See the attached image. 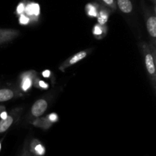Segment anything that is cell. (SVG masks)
<instances>
[{
  "instance_id": "obj_1",
  "label": "cell",
  "mask_w": 156,
  "mask_h": 156,
  "mask_svg": "<svg viewBox=\"0 0 156 156\" xmlns=\"http://www.w3.org/2000/svg\"><path fill=\"white\" fill-rule=\"evenodd\" d=\"M142 54L144 59L145 65L149 75V80L152 84L154 91L156 90V50L155 46L152 44H148L146 41H142L140 44Z\"/></svg>"
},
{
  "instance_id": "obj_2",
  "label": "cell",
  "mask_w": 156,
  "mask_h": 156,
  "mask_svg": "<svg viewBox=\"0 0 156 156\" xmlns=\"http://www.w3.org/2000/svg\"><path fill=\"white\" fill-rule=\"evenodd\" d=\"M23 112L22 107L15 108L8 113L7 117L0 119V134L5 133L8 129L11 128L14 124L16 123L19 119Z\"/></svg>"
},
{
  "instance_id": "obj_3",
  "label": "cell",
  "mask_w": 156,
  "mask_h": 156,
  "mask_svg": "<svg viewBox=\"0 0 156 156\" xmlns=\"http://www.w3.org/2000/svg\"><path fill=\"white\" fill-rule=\"evenodd\" d=\"M37 76V73L36 70H30L24 71L20 74L18 77V86L21 92H26L30 90L34 86V82Z\"/></svg>"
},
{
  "instance_id": "obj_4",
  "label": "cell",
  "mask_w": 156,
  "mask_h": 156,
  "mask_svg": "<svg viewBox=\"0 0 156 156\" xmlns=\"http://www.w3.org/2000/svg\"><path fill=\"white\" fill-rule=\"evenodd\" d=\"M49 102L50 99L49 97H47V96L37 99L34 102L30 111V117L31 118L32 121L44 115L48 108Z\"/></svg>"
},
{
  "instance_id": "obj_5",
  "label": "cell",
  "mask_w": 156,
  "mask_h": 156,
  "mask_svg": "<svg viewBox=\"0 0 156 156\" xmlns=\"http://www.w3.org/2000/svg\"><path fill=\"white\" fill-rule=\"evenodd\" d=\"M59 119V118L57 113H49L48 115L45 116H41V117H38L37 119H34L31 122V123L35 127L41 128L44 130H47L50 127H52V125L55 122H58Z\"/></svg>"
},
{
  "instance_id": "obj_6",
  "label": "cell",
  "mask_w": 156,
  "mask_h": 156,
  "mask_svg": "<svg viewBox=\"0 0 156 156\" xmlns=\"http://www.w3.org/2000/svg\"><path fill=\"white\" fill-rule=\"evenodd\" d=\"M91 50H92V48L85 49V50L77 52V53H76L75 54H73V56L69 58L68 59L65 60V61L59 65V70H61L62 72H64L68 67L74 65L76 63L79 62L80 61L83 60L84 58H86V57L91 53Z\"/></svg>"
},
{
  "instance_id": "obj_7",
  "label": "cell",
  "mask_w": 156,
  "mask_h": 156,
  "mask_svg": "<svg viewBox=\"0 0 156 156\" xmlns=\"http://www.w3.org/2000/svg\"><path fill=\"white\" fill-rule=\"evenodd\" d=\"M146 24L148 34L152 45L156 46V17L155 13H147L146 15Z\"/></svg>"
},
{
  "instance_id": "obj_8",
  "label": "cell",
  "mask_w": 156,
  "mask_h": 156,
  "mask_svg": "<svg viewBox=\"0 0 156 156\" xmlns=\"http://www.w3.org/2000/svg\"><path fill=\"white\" fill-rule=\"evenodd\" d=\"M22 96V93L16 87L0 88V102H7L15 98Z\"/></svg>"
},
{
  "instance_id": "obj_9",
  "label": "cell",
  "mask_w": 156,
  "mask_h": 156,
  "mask_svg": "<svg viewBox=\"0 0 156 156\" xmlns=\"http://www.w3.org/2000/svg\"><path fill=\"white\" fill-rule=\"evenodd\" d=\"M24 14L30 18L31 23L37 22L40 16V7L36 3H29L25 6Z\"/></svg>"
},
{
  "instance_id": "obj_10",
  "label": "cell",
  "mask_w": 156,
  "mask_h": 156,
  "mask_svg": "<svg viewBox=\"0 0 156 156\" xmlns=\"http://www.w3.org/2000/svg\"><path fill=\"white\" fill-rule=\"evenodd\" d=\"M19 31L12 28H0V44L13 41L18 37Z\"/></svg>"
},
{
  "instance_id": "obj_11",
  "label": "cell",
  "mask_w": 156,
  "mask_h": 156,
  "mask_svg": "<svg viewBox=\"0 0 156 156\" xmlns=\"http://www.w3.org/2000/svg\"><path fill=\"white\" fill-rule=\"evenodd\" d=\"M29 151L34 156H44L46 153L45 146L37 139H32L28 145Z\"/></svg>"
},
{
  "instance_id": "obj_12",
  "label": "cell",
  "mask_w": 156,
  "mask_h": 156,
  "mask_svg": "<svg viewBox=\"0 0 156 156\" xmlns=\"http://www.w3.org/2000/svg\"><path fill=\"white\" fill-rule=\"evenodd\" d=\"M110 13H111V11H110V9H108V8L105 7V6L101 7L97 15L98 24L105 25L108 21V19H109Z\"/></svg>"
},
{
  "instance_id": "obj_13",
  "label": "cell",
  "mask_w": 156,
  "mask_h": 156,
  "mask_svg": "<svg viewBox=\"0 0 156 156\" xmlns=\"http://www.w3.org/2000/svg\"><path fill=\"white\" fill-rule=\"evenodd\" d=\"M108 26L101 25V24H94V27L92 29V34L94 36V38H98V39H101L105 35L108 34Z\"/></svg>"
},
{
  "instance_id": "obj_14",
  "label": "cell",
  "mask_w": 156,
  "mask_h": 156,
  "mask_svg": "<svg viewBox=\"0 0 156 156\" xmlns=\"http://www.w3.org/2000/svg\"><path fill=\"white\" fill-rule=\"evenodd\" d=\"M117 6L122 12L125 14H129L132 12L133 6L131 0H117Z\"/></svg>"
},
{
  "instance_id": "obj_15",
  "label": "cell",
  "mask_w": 156,
  "mask_h": 156,
  "mask_svg": "<svg viewBox=\"0 0 156 156\" xmlns=\"http://www.w3.org/2000/svg\"><path fill=\"white\" fill-rule=\"evenodd\" d=\"M98 10L99 6H97V4H88L85 7L87 15L89 17H91V18L97 17Z\"/></svg>"
},
{
  "instance_id": "obj_16",
  "label": "cell",
  "mask_w": 156,
  "mask_h": 156,
  "mask_svg": "<svg viewBox=\"0 0 156 156\" xmlns=\"http://www.w3.org/2000/svg\"><path fill=\"white\" fill-rule=\"evenodd\" d=\"M34 86L36 88L40 89V90H47L49 87V84L47 83H46L45 81H44L43 80H41L38 76H37L36 79L34 80Z\"/></svg>"
},
{
  "instance_id": "obj_17",
  "label": "cell",
  "mask_w": 156,
  "mask_h": 156,
  "mask_svg": "<svg viewBox=\"0 0 156 156\" xmlns=\"http://www.w3.org/2000/svg\"><path fill=\"white\" fill-rule=\"evenodd\" d=\"M100 2L103 4L105 7L108 8V9H111V11H116L117 9V3L115 0H98Z\"/></svg>"
},
{
  "instance_id": "obj_18",
  "label": "cell",
  "mask_w": 156,
  "mask_h": 156,
  "mask_svg": "<svg viewBox=\"0 0 156 156\" xmlns=\"http://www.w3.org/2000/svg\"><path fill=\"white\" fill-rule=\"evenodd\" d=\"M28 145H29V142L27 140H26L24 144V147H23L22 151H21L20 156H34L33 154L30 153V151H29Z\"/></svg>"
},
{
  "instance_id": "obj_19",
  "label": "cell",
  "mask_w": 156,
  "mask_h": 156,
  "mask_svg": "<svg viewBox=\"0 0 156 156\" xmlns=\"http://www.w3.org/2000/svg\"><path fill=\"white\" fill-rule=\"evenodd\" d=\"M19 23L21 25H27V24L30 23V18L24 13L21 14V15H19Z\"/></svg>"
},
{
  "instance_id": "obj_20",
  "label": "cell",
  "mask_w": 156,
  "mask_h": 156,
  "mask_svg": "<svg viewBox=\"0 0 156 156\" xmlns=\"http://www.w3.org/2000/svg\"><path fill=\"white\" fill-rule=\"evenodd\" d=\"M24 9H25V6H24V3H20L16 9L17 15H21V14L24 13Z\"/></svg>"
},
{
  "instance_id": "obj_21",
  "label": "cell",
  "mask_w": 156,
  "mask_h": 156,
  "mask_svg": "<svg viewBox=\"0 0 156 156\" xmlns=\"http://www.w3.org/2000/svg\"><path fill=\"white\" fill-rule=\"evenodd\" d=\"M52 73L50 70H45L42 72V76L45 78H50L51 76Z\"/></svg>"
},
{
  "instance_id": "obj_22",
  "label": "cell",
  "mask_w": 156,
  "mask_h": 156,
  "mask_svg": "<svg viewBox=\"0 0 156 156\" xmlns=\"http://www.w3.org/2000/svg\"><path fill=\"white\" fill-rule=\"evenodd\" d=\"M7 116H8V113L5 111H4V112H2V113H0V117H1V119H5V118L7 117Z\"/></svg>"
},
{
  "instance_id": "obj_23",
  "label": "cell",
  "mask_w": 156,
  "mask_h": 156,
  "mask_svg": "<svg viewBox=\"0 0 156 156\" xmlns=\"http://www.w3.org/2000/svg\"><path fill=\"white\" fill-rule=\"evenodd\" d=\"M5 111V106H0V113H2V112Z\"/></svg>"
},
{
  "instance_id": "obj_24",
  "label": "cell",
  "mask_w": 156,
  "mask_h": 156,
  "mask_svg": "<svg viewBox=\"0 0 156 156\" xmlns=\"http://www.w3.org/2000/svg\"><path fill=\"white\" fill-rule=\"evenodd\" d=\"M3 139H3V138H2V139L1 140H0V150H1V148H2V142Z\"/></svg>"
},
{
  "instance_id": "obj_25",
  "label": "cell",
  "mask_w": 156,
  "mask_h": 156,
  "mask_svg": "<svg viewBox=\"0 0 156 156\" xmlns=\"http://www.w3.org/2000/svg\"></svg>"
}]
</instances>
